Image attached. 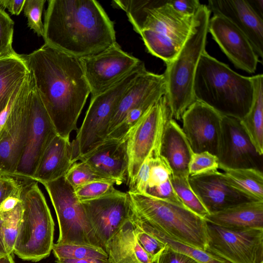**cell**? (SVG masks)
I'll return each mask as SVG.
<instances>
[{
    "instance_id": "1",
    "label": "cell",
    "mask_w": 263,
    "mask_h": 263,
    "mask_svg": "<svg viewBox=\"0 0 263 263\" xmlns=\"http://www.w3.org/2000/svg\"><path fill=\"white\" fill-rule=\"evenodd\" d=\"M32 73L35 87L57 134L69 138L90 93L79 59L47 44L20 54Z\"/></svg>"
},
{
    "instance_id": "2",
    "label": "cell",
    "mask_w": 263,
    "mask_h": 263,
    "mask_svg": "<svg viewBox=\"0 0 263 263\" xmlns=\"http://www.w3.org/2000/svg\"><path fill=\"white\" fill-rule=\"evenodd\" d=\"M45 43L78 58L98 53L116 41L114 23L95 0H50Z\"/></svg>"
},
{
    "instance_id": "3",
    "label": "cell",
    "mask_w": 263,
    "mask_h": 263,
    "mask_svg": "<svg viewBox=\"0 0 263 263\" xmlns=\"http://www.w3.org/2000/svg\"><path fill=\"white\" fill-rule=\"evenodd\" d=\"M112 4L126 12L148 52L165 64L177 55L194 24L195 15L179 13L169 0H116Z\"/></svg>"
},
{
    "instance_id": "4",
    "label": "cell",
    "mask_w": 263,
    "mask_h": 263,
    "mask_svg": "<svg viewBox=\"0 0 263 263\" xmlns=\"http://www.w3.org/2000/svg\"><path fill=\"white\" fill-rule=\"evenodd\" d=\"M193 92L201 102L221 116L242 119L252 104L251 77L242 76L208 53H202L195 74Z\"/></svg>"
},
{
    "instance_id": "5",
    "label": "cell",
    "mask_w": 263,
    "mask_h": 263,
    "mask_svg": "<svg viewBox=\"0 0 263 263\" xmlns=\"http://www.w3.org/2000/svg\"><path fill=\"white\" fill-rule=\"evenodd\" d=\"M211 11L201 5L195 15L191 31L176 57L166 64L163 73L172 117L180 120L188 107L196 100L193 86L196 69L205 51Z\"/></svg>"
},
{
    "instance_id": "6",
    "label": "cell",
    "mask_w": 263,
    "mask_h": 263,
    "mask_svg": "<svg viewBox=\"0 0 263 263\" xmlns=\"http://www.w3.org/2000/svg\"><path fill=\"white\" fill-rule=\"evenodd\" d=\"M133 215L174 239L205 251L208 222L185 206L146 194L127 192Z\"/></svg>"
},
{
    "instance_id": "7",
    "label": "cell",
    "mask_w": 263,
    "mask_h": 263,
    "mask_svg": "<svg viewBox=\"0 0 263 263\" xmlns=\"http://www.w3.org/2000/svg\"><path fill=\"white\" fill-rule=\"evenodd\" d=\"M21 199L23 212L13 252L23 260L37 262L52 251L54 221L37 182L25 187Z\"/></svg>"
},
{
    "instance_id": "8",
    "label": "cell",
    "mask_w": 263,
    "mask_h": 263,
    "mask_svg": "<svg viewBox=\"0 0 263 263\" xmlns=\"http://www.w3.org/2000/svg\"><path fill=\"white\" fill-rule=\"evenodd\" d=\"M142 63L126 77L105 91L91 97L89 107L75 138L71 142L72 163L104 141L109 125L120 100L145 69Z\"/></svg>"
},
{
    "instance_id": "9",
    "label": "cell",
    "mask_w": 263,
    "mask_h": 263,
    "mask_svg": "<svg viewBox=\"0 0 263 263\" xmlns=\"http://www.w3.org/2000/svg\"><path fill=\"white\" fill-rule=\"evenodd\" d=\"M41 184L46 189L57 215L60 230L57 243L102 248L82 203L65 176Z\"/></svg>"
},
{
    "instance_id": "10",
    "label": "cell",
    "mask_w": 263,
    "mask_h": 263,
    "mask_svg": "<svg viewBox=\"0 0 263 263\" xmlns=\"http://www.w3.org/2000/svg\"><path fill=\"white\" fill-rule=\"evenodd\" d=\"M171 116L165 93L129 131L127 140V184L129 190L133 187L141 165L146 157L152 152L160 154L164 127Z\"/></svg>"
},
{
    "instance_id": "11",
    "label": "cell",
    "mask_w": 263,
    "mask_h": 263,
    "mask_svg": "<svg viewBox=\"0 0 263 263\" xmlns=\"http://www.w3.org/2000/svg\"><path fill=\"white\" fill-rule=\"evenodd\" d=\"M32 79L30 71L13 99L0 134V174H15L23 152L29 126L28 96Z\"/></svg>"
},
{
    "instance_id": "12",
    "label": "cell",
    "mask_w": 263,
    "mask_h": 263,
    "mask_svg": "<svg viewBox=\"0 0 263 263\" xmlns=\"http://www.w3.org/2000/svg\"><path fill=\"white\" fill-rule=\"evenodd\" d=\"M205 251L230 263H263V229H229L208 222Z\"/></svg>"
},
{
    "instance_id": "13",
    "label": "cell",
    "mask_w": 263,
    "mask_h": 263,
    "mask_svg": "<svg viewBox=\"0 0 263 263\" xmlns=\"http://www.w3.org/2000/svg\"><path fill=\"white\" fill-rule=\"evenodd\" d=\"M79 59L91 97L119 83L142 62L123 50L117 42L98 53Z\"/></svg>"
},
{
    "instance_id": "14",
    "label": "cell",
    "mask_w": 263,
    "mask_h": 263,
    "mask_svg": "<svg viewBox=\"0 0 263 263\" xmlns=\"http://www.w3.org/2000/svg\"><path fill=\"white\" fill-rule=\"evenodd\" d=\"M28 97V129L15 174L31 179L44 152L58 134L35 87L33 77Z\"/></svg>"
},
{
    "instance_id": "15",
    "label": "cell",
    "mask_w": 263,
    "mask_h": 263,
    "mask_svg": "<svg viewBox=\"0 0 263 263\" xmlns=\"http://www.w3.org/2000/svg\"><path fill=\"white\" fill-rule=\"evenodd\" d=\"M81 203L96 237L105 251L107 242L131 218L133 212L129 195L117 190Z\"/></svg>"
},
{
    "instance_id": "16",
    "label": "cell",
    "mask_w": 263,
    "mask_h": 263,
    "mask_svg": "<svg viewBox=\"0 0 263 263\" xmlns=\"http://www.w3.org/2000/svg\"><path fill=\"white\" fill-rule=\"evenodd\" d=\"M217 157L219 167L263 170V155L257 152L240 120L233 117L222 116Z\"/></svg>"
},
{
    "instance_id": "17",
    "label": "cell",
    "mask_w": 263,
    "mask_h": 263,
    "mask_svg": "<svg viewBox=\"0 0 263 263\" xmlns=\"http://www.w3.org/2000/svg\"><path fill=\"white\" fill-rule=\"evenodd\" d=\"M182 129L193 153L208 152L217 156L222 116L205 104L195 101L184 112Z\"/></svg>"
},
{
    "instance_id": "18",
    "label": "cell",
    "mask_w": 263,
    "mask_h": 263,
    "mask_svg": "<svg viewBox=\"0 0 263 263\" xmlns=\"http://www.w3.org/2000/svg\"><path fill=\"white\" fill-rule=\"evenodd\" d=\"M189 181L209 214L242 203L260 201L234 187L218 171L189 176Z\"/></svg>"
},
{
    "instance_id": "19",
    "label": "cell",
    "mask_w": 263,
    "mask_h": 263,
    "mask_svg": "<svg viewBox=\"0 0 263 263\" xmlns=\"http://www.w3.org/2000/svg\"><path fill=\"white\" fill-rule=\"evenodd\" d=\"M208 32L237 68L250 73L255 72L259 59L248 38L232 22L221 15H213Z\"/></svg>"
},
{
    "instance_id": "20",
    "label": "cell",
    "mask_w": 263,
    "mask_h": 263,
    "mask_svg": "<svg viewBox=\"0 0 263 263\" xmlns=\"http://www.w3.org/2000/svg\"><path fill=\"white\" fill-rule=\"evenodd\" d=\"M207 7L214 15L226 17L239 29L262 61L263 18L254 10L248 0H210Z\"/></svg>"
},
{
    "instance_id": "21",
    "label": "cell",
    "mask_w": 263,
    "mask_h": 263,
    "mask_svg": "<svg viewBox=\"0 0 263 263\" xmlns=\"http://www.w3.org/2000/svg\"><path fill=\"white\" fill-rule=\"evenodd\" d=\"M127 137L120 139L106 138L92 150L79 157L77 161L86 162L115 184L120 185L127 179Z\"/></svg>"
},
{
    "instance_id": "22",
    "label": "cell",
    "mask_w": 263,
    "mask_h": 263,
    "mask_svg": "<svg viewBox=\"0 0 263 263\" xmlns=\"http://www.w3.org/2000/svg\"><path fill=\"white\" fill-rule=\"evenodd\" d=\"M165 93L164 74H156L144 69L118 103L109 125L108 135L122 122L130 110L152 97L163 96Z\"/></svg>"
},
{
    "instance_id": "23",
    "label": "cell",
    "mask_w": 263,
    "mask_h": 263,
    "mask_svg": "<svg viewBox=\"0 0 263 263\" xmlns=\"http://www.w3.org/2000/svg\"><path fill=\"white\" fill-rule=\"evenodd\" d=\"M193 153L182 128L170 117L162 137L160 155L168 163L173 175L189 176V164Z\"/></svg>"
},
{
    "instance_id": "24",
    "label": "cell",
    "mask_w": 263,
    "mask_h": 263,
    "mask_svg": "<svg viewBox=\"0 0 263 263\" xmlns=\"http://www.w3.org/2000/svg\"><path fill=\"white\" fill-rule=\"evenodd\" d=\"M72 164L69 138L57 135L42 155L31 179L41 183L55 180L64 176Z\"/></svg>"
},
{
    "instance_id": "25",
    "label": "cell",
    "mask_w": 263,
    "mask_h": 263,
    "mask_svg": "<svg viewBox=\"0 0 263 263\" xmlns=\"http://www.w3.org/2000/svg\"><path fill=\"white\" fill-rule=\"evenodd\" d=\"M204 219L208 223L229 229H263V201L238 204L209 214Z\"/></svg>"
},
{
    "instance_id": "26",
    "label": "cell",
    "mask_w": 263,
    "mask_h": 263,
    "mask_svg": "<svg viewBox=\"0 0 263 263\" xmlns=\"http://www.w3.org/2000/svg\"><path fill=\"white\" fill-rule=\"evenodd\" d=\"M130 219L107 242L105 251L111 263H153L136 238Z\"/></svg>"
},
{
    "instance_id": "27",
    "label": "cell",
    "mask_w": 263,
    "mask_h": 263,
    "mask_svg": "<svg viewBox=\"0 0 263 263\" xmlns=\"http://www.w3.org/2000/svg\"><path fill=\"white\" fill-rule=\"evenodd\" d=\"M29 72L20 54L0 59V113Z\"/></svg>"
},
{
    "instance_id": "28",
    "label": "cell",
    "mask_w": 263,
    "mask_h": 263,
    "mask_svg": "<svg viewBox=\"0 0 263 263\" xmlns=\"http://www.w3.org/2000/svg\"><path fill=\"white\" fill-rule=\"evenodd\" d=\"M251 78L254 88L253 101L248 112L240 120L257 152L263 155V76L259 74Z\"/></svg>"
},
{
    "instance_id": "29",
    "label": "cell",
    "mask_w": 263,
    "mask_h": 263,
    "mask_svg": "<svg viewBox=\"0 0 263 263\" xmlns=\"http://www.w3.org/2000/svg\"><path fill=\"white\" fill-rule=\"evenodd\" d=\"M235 188L263 201V173L254 168H228L219 167Z\"/></svg>"
},
{
    "instance_id": "30",
    "label": "cell",
    "mask_w": 263,
    "mask_h": 263,
    "mask_svg": "<svg viewBox=\"0 0 263 263\" xmlns=\"http://www.w3.org/2000/svg\"><path fill=\"white\" fill-rule=\"evenodd\" d=\"M134 223L135 226L166 244L170 248L188 255L200 263H230L209 252L195 248L174 239L161 231L137 219L134 220Z\"/></svg>"
},
{
    "instance_id": "31",
    "label": "cell",
    "mask_w": 263,
    "mask_h": 263,
    "mask_svg": "<svg viewBox=\"0 0 263 263\" xmlns=\"http://www.w3.org/2000/svg\"><path fill=\"white\" fill-rule=\"evenodd\" d=\"M189 176L172 175L173 186L183 205L192 212L204 219L209 214L197 196L192 190L189 181Z\"/></svg>"
},
{
    "instance_id": "32",
    "label": "cell",
    "mask_w": 263,
    "mask_h": 263,
    "mask_svg": "<svg viewBox=\"0 0 263 263\" xmlns=\"http://www.w3.org/2000/svg\"><path fill=\"white\" fill-rule=\"evenodd\" d=\"M52 251L58 258L108 259L106 252L94 246L70 243H53Z\"/></svg>"
},
{
    "instance_id": "33",
    "label": "cell",
    "mask_w": 263,
    "mask_h": 263,
    "mask_svg": "<svg viewBox=\"0 0 263 263\" xmlns=\"http://www.w3.org/2000/svg\"><path fill=\"white\" fill-rule=\"evenodd\" d=\"M163 96L152 97L130 110L122 122L108 134L106 138L120 139L127 137L130 129Z\"/></svg>"
},
{
    "instance_id": "34",
    "label": "cell",
    "mask_w": 263,
    "mask_h": 263,
    "mask_svg": "<svg viewBox=\"0 0 263 263\" xmlns=\"http://www.w3.org/2000/svg\"><path fill=\"white\" fill-rule=\"evenodd\" d=\"M23 212V203L21 201L12 210L1 213L2 221V230L7 252L11 255L18 235Z\"/></svg>"
},
{
    "instance_id": "35",
    "label": "cell",
    "mask_w": 263,
    "mask_h": 263,
    "mask_svg": "<svg viewBox=\"0 0 263 263\" xmlns=\"http://www.w3.org/2000/svg\"><path fill=\"white\" fill-rule=\"evenodd\" d=\"M79 161L73 163L64 176L73 189L95 181L112 182L105 176L96 172L86 162Z\"/></svg>"
},
{
    "instance_id": "36",
    "label": "cell",
    "mask_w": 263,
    "mask_h": 263,
    "mask_svg": "<svg viewBox=\"0 0 263 263\" xmlns=\"http://www.w3.org/2000/svg\"><path fill=\"white\" fill-rule=\"evenodd\" d=\"M14 22L0 7V59L18 55L12 47Z\"/></svg>"
},
{
    "instance_id": "37",
    "label": "cell",
    "mask_w": 263,
    "mask_h": 263,
    "mask_svg": "<svg viewBox=\"0 0 263 263\" xmlns=\"http://www.w3.org/2000/svg\"><path fill=\"white\" fill-rule=\"evenodd\" d=\"M114 184L111 181H92L74 189V193L81 202L92 200L116 191Z\"/></svg>"
},
{
    "instance_id": "38",
    "label": "cell",
    "mask_w": 263,
    "mask_h": 263,
    "mask_svg": "<svg viewBox=\"0 0 263 263\" xmlns=\"http://www.w3.org/2000/svg\"><path fill=\"white\" fill-rule=\"evenodd\" d=\"M32 181L17 174H0V205L9 196L22 197L25 187Z\"/></svg>"
},
{
    "instance_id": "39",
    "label": "cell",
    "mask_w": 263,
    "mask_h": 263,
    "mask_svg": "<svg viewBox=\"0 0 263 263\" xmlns=\"http://www.w3.org/2000/svg\"><path fill=\"white\" fill-rule=\"evenodd\" d=\"M219 166L216 156L208 152L193 153L189 164V175L194 176L216 171Z\"/></svg>"
},
{
    "instance_id": "40",
    "label": "cell",
    "mask_w": 263,
    "mask_h": 263,
    "mask_svg": "<svg viewBox=\"0 0 263 263\" xmlns=\"http://www.w3.org/2000/svg\"><path fill=\"white\" fill-rule=\"evenodd\" d=\"M172 175V170L166 160L160 155L153 152L147 189L163 183L169 179Z\"/></svg>"
},
{
    "instance_id": "41",
    "label": "cell",
    "mask_w": 263,
    "mask_h": 263,
    "mask_svg": "<svg viewBox=\"0 0 263 263\" xmlns=\"http://www.w3.org/2000/svg\"><path fill=\"white\" fill-rule=\"evenodd\" d=\"M45 0H25L24 12L27 18V25L38 36H44V24L42 15Z\"/></svg>"
},
{
    "instance_id": "42",
    "label": "cell",
    "mask_w": 263,
    "mask_h": 263,
    "mask_svg": "<svg viewBox=\"0 0 263 263\" xmlns=\"http://www.w3.org/2000/svg\"><path fill=\"white\" fill-rule=\"evenodd\" d=\"M134 224V223H133ZM135 226V225H134ZM136 238L153 263L165 248L166 245L135 226Z\"/></svg>"
},
{
    "instance_id": "43",
    "label": "cell",
    "mask_w": 263,
    "mask_h": 263,
    "mask_svg": "<svg viewBox=\"0 0 263 263\" xmlns=\"http://www.w3.org/2000/svg\"><path fill=\"white\" fill-rule=\"evenodd\" d=\"M146 194L162 200L184 205L173 186L171 178L158 186L148 188Z\"/></svg>"
},
{
    "instance_id": "44",
    "label": "cell",
    "mask_w": 263,
    "mask_h": 263,
    "mask_svg": "<svg viewBox=\"0 0 263 263\" xmlns=\"http://www.w3.org/2000/svg\"><path fill=\"white\" fill-rule=\"evenodd\" d=\"M153 153V152H152ZM151 153L144 160L137 174L134 184L129 192L146 194L151 167Z\"/></svg>"
},
{
    "instance_id": "45",
    "label": "cell",
    "mask_w": 263,
    "mask_h": 263,
    "mask_svg": "<svg viewBox=\"0 0 263 263\" xmlns=\"http://www.w3.org/2000/svg\"><path fill=\"white\" fill-rule=\"evenodd\" d=\"M155 263H200L188 255L174 250L166 245Z\"/></svg>"
},
{
    "instance_id": "46",
    "label": "cell",
    "mask_w": 263,
    "mask_h": 263,
    "mask_svg": "<svg viewBox=\"0 0 263 263\" xmlns=\"http://www.w3.org/2000/svg\"><path fill=\"white\" fill-rule=\"evenodd\" d=\"M169 3L176 11L187 16H194L202 5L198 0H169Z\"/></svg>"
},
{
    "instance_id": "47",
    "label": "cell",
    "mask_w": 263,
    "mask_h": 263,
    "mask_svg": "<svg viewBox=\"0 0 263 263\" xmlns=\"http://www.w3.org/2000/svg\"><path fill=\"white\" fill-rule=\"evenodd\" d=\"M25 0H1L0 6L3 8H7L12 14L18 15L22 11Z\"/></svg>"
},
{
    "instance_id": "48",
    "label": "cell",
    "mask_w": 263,
    "mask_h": 263,
    "mask_svg": "<svg viewBox=\"0 0 263 263\" xmlns=\"http://www.w3.org/2000/svg\"><path fill=\"white\" fill-rule=\"evenodd\" d=\"M21 197L11 196L6 198L0 205V212H8L13 210L21 201Z\"/></svg>"
},
{
    "instance_id": "49",
    "label": "cell",
    "mask_w": 263,
    "mask_h": 263,
    "mask_svg": "<svg viewBox=\"0 0 263 263\" xmlns=\"http://www.w3.org/2000/svg\"><path fill=\"white\" fill-rule=\"evenodd\" d=\"M57 263H111L108 259H100L93 258L73 259L58 258Z\"/></svg>"
},
{
    "instance_id": "50",
    "label": "cell",
    "mask_w": 263,
    "mask_h": 263,
    "mask_svg": "<svg viewBox=\"0 0 263 263\" xmlns=\"http://www.w3.org/2000/svg\"><path fill=\"white\" fill-rule=\"evenodd\" d=\"M250 6L263 18V0H248Z\"/></svg>"
},
{
    "instance_id": "51",
    "label": "cell",
    "mask_w": 263,
    "mask_h": 263,
    "mask_svg": "<svg viewBox=\"0 0 263 263\" xmlns=\"http://www.w3.org/2000/svg\"><path fill=\"white\" fill-rule=\"evenodd\" d=\"M8 255L5 244L4 235L2 230V221L0 215V258Z\"/></svg>"
},
{
    "instance_id": "52",
    "label": "cell",
    "mask_w": 263,
    "mask_h": 263,
    "mask_svg": "<svg viewBox=\"0 0 263 263\" xmlns=\"http://www.w3.org/2000/svg\"><path fill=\"white\" fill-rule=\"evenodd\" d=\"M0 263H14L11 255H7L0 258Z\"/></svg>"
}]
</instances>
